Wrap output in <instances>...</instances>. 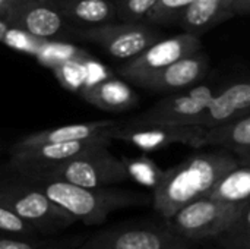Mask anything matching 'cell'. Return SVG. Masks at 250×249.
I'll list each match as a JSON object with an SVG mask.
<instances>
[{
	"label": "cell",
	"instance_id": "6da1fadb",
	"mask_svg": "<svg viewBox=\"0 0 250 249\" xmlns=\"http://www.w3.org/2000/svg\"><path fill=\"white\" fill-rule=\"evenodd\" d=\"M239 164V160L226 150L192 154L177 166L163 170L152 186L154 208L168 220L182 207L204 197L224 173Z\"/></svg>",
	"mask_w": 250,
	"mask_h": 249
},
{
	"label": "cell",
	"instance_id": "7a4b0ae2",
	"mask_svg": "<svg viewBox=\"0 0 250 249\" xmlns=\"http://www.w3.org/2000/svg\"><path fill=\"white\" fill-rule=\"evenodd\" d=\"M23 178L48 200L69 213L75 222H82L85 226L101 225L117 210L148 205L152 201L149 195L129 189H116L111 186L85 188L42 176Z\"/></svg>",
	"mask_w": 250,
	"mask_h": 249
},
{
	"label": "cell",
	"instance_id": "3957f363",
	"mask_svg": "<svg viewBox=\"0 0 250 249\" xmlns=\"http://www.w3.org/2000/svg\"><path fill=\"white\" fill-rule=\"evenodd\" d=\"M0 204L32 225L41 236H54L76 223L7 164L0 170Z\"/></svg>",
	"mask_w": 250,
	"mask_h": 249
},
{
	"label": "cell",
	"instance_id": "277c9868",
	"mask_svg": "<svg viewBox=\"0 0 250 249\" xmlns=\"http://www.w3.org/2000/svg\"><path fill=\"white\" fill-rule=\"evenodd\" d=\"M21 175L51 178L85 188H105L129 179V173L123 160L113 156L108 147L86 151L50 167L23 172Z\"/></svg>",
	"mask_w": 250,
	"mask_h": 249
},
{
	"label": "cell",
	"instance_id": "5b68a950",
	"mask_svg": "<svg viewBox=\"0 0 250 249\" xmlns=\"http://www.w3.org/2000/svg\"><path fill=\"white\" fill-rule=\"evenodd\" d=\"M248 207H250L249 201L229 204L201 197L182 207L166 222L182 238L193 244H201L226 230Z\"/></svg>",
	"mask_w": 250,
	"mask_h": 249
},
{
	"label": "cell",
	"instance_id": "8992f818",
	"mask_svg": "<svg viewBox=\"0 0 250 249\" xmlns=\"http://www.w3.org/2000/svg\"><path fill=\"white\" fill-rule=\"evenodd\" d=\"M79 249H198L164 225H120L85 238Z\"/></svg>",
	"mask_w": 250,
	"mask_h": 249
},
{
	"label": "cell",
	"instance_id": "52a82bcc",
	"mask_svg": "<svg viewBox=\"0 0 250 249\" xmlns=\"http://www.w3.org/2000/svg\"><path fill=\"white\" fill-rule=\"evenodd\" d=\"M205 131L207 128L196 125L160 123L141 120L136 117L127 123L117 122V125L105 131V135L111 141H125L142 151L151 153L173 144H185L192 148H201Z\"/></svg>",
	"mask_w": 250,
	"mask_h": 249
},
{
	"label": "cell",
	"instance_id": "ba28073f",
	"mask_svg": "<svg viewBox=\"0 0 250 249\" xmlns=\"http://www.w3.org/2000/svg\"><path fill=\"white\" fill-rule=\"evenodd\" d=\"M202 50V41L198 35L185 32L168 38H160L149 44L138 56L125 60L117 69L123 79L141 87L149 76L171 65L173 62Z\"/></svg>",
	"mask_w": 250,
	"mask_h": 249
},
{
	"label": "cell",
	"instance_id": "9c48e42d",
	"mask_svg": "<svg viewBox=\"0 0 250 249\" xmlns=\"http://www.w3.org/2000/svg\"><path fill=\"white\" fill-rule=\"evenodd\" d=\"M75 34L100 45L117 60H129L161 38L160 32L146 22H110L78 29Z\"/></svg>",
	"mask_w": 250,
	"mask_h": 249
},
{
	"label": "cell",
	"instance_id": "30bf717a",
	"mask_svg": "<svg viewBox=\"0 0 250 249\" xmlns=\"http://www.w3.org/2000/svg\"><path fill=\"white\" fill-rule=\"evenodd\" d=\"M111 145V139L104 134L69 142L42 144L29 148H10V157L7 166L16 172H32L50 167L72 157L81 156L86 151Z\"/></svg>",
	"mask_w": 250,
	"mask_h": 249
},
{
	"label": "cell",
	"instance_id": "8fae6325",
	"mask_svg": "<svg viewBox=\"0 0 250 249\" xmlns=\"http://www.w3.org/2000/svg\"><path fill=\"white\" fill-rule=\"evenodd\" d=\"M218 91L214 84L198 82L189 88L174 91L155 103L149 110L138 116L141 120L190 125V122L207 107L212 95Z\"/></svg>",
	"mask_w": 250,
	"mask_h": 249
},
{
	"label": "cell",
	"instance_id": "7c38bea8",
	"mask_svg": "<svg viewBox=\"0 0 250 249\" xmlns=\"http://www.w3.org/2000/svg\"><path fill=\"white\" fill-rule=\"evenodd\" d=\"M4 21L10 28L40 40H51L66 34L70 26L53 0H19L7 10Z\"/></svg>",
	"mask_w": 250,
	"mask_h": 249
},
{
	"label": "cell",
	"instance_id": "4fadbf2b",
	"mask_svg": "<svg viewBox=\"0 0 250 249\" xmlns=\"http://www.w3.org/2000/svg\"><path fill=\"white\" fill-rule=\"evenodd\" d=\"M245 114H250V84L248 81H237L218 90L190 125L212 128Z\"/></svg>",
	"mask_w": 250,
	"mask_h": 249
},
{
	"label": "cell",
	"instance_id": "5bb4252c",
	"mask_svg": "<svg viewBox=\"0 0 250 249\" xmlns=\"http://www.w3.org/2000/svg\"><path fill=\"white\" fill-rule=\"evenodd\" d=\"M208 56L199 50L163 68L142 82L141 87L158 92L180 91L201 82L208 72Z\"/></svg>",
	"mask_w": 250,
	"mask_h": 249
},
{
	"label": "cell",
	"instance_id": "9a60e30c",
	"mask_svg": "<svg viewBox=\"0 0 250 249\" xmlns=\"http://www.w3.org/2000/svg\"><path fill=\"white\" fill-rule=\"evenodd\" d=\"M249 10L250 0H193L179 25L185 32L199 35L233 16L248 15Z\"/></svg>",
	"mask_w": 250,
	"mask_h": 249
},
{
	"label": "cell",
	"instance_id": "2e32d148",
	"mask_svg": "<svg viewBox=\"0 0 250 249\" xmlns=\"http://www.w3.org/2000/svg\"><path fill=\"white\" fill-rule=\"evenodd\" d=\"M78 92L91 106L113 113L130 110L139 103L138 94L125 81L110 76L89 85H82Z\"/></svg>",
	"mask_w": 250,
	"mask_h": 249
},
{
	"label": "cell",
	"instance_id": "e0dca14e",
	"mask_svg": "<svg viewBox=\"0 0 250 249\" xmlns=\"http://www.w3.org/2000/svg\"><path fill=\"white\" fill-rule=\"evenodd\" d=\"M208 145L229 151L240 164H250V114L207 128L201 148Z\"/></svg>",
	"mask_w": 250,
	"mask_h": 249
},
{
	"label": "cell",
	"instance_id": "ac0fdd59",
	"mask_svg": "<svg viewBox=\"0 0 250 249\" xmlns=\"http://www.w3.org/2000/svg\"><path fill=\"white\" fill-rule=\"evenodd\" d=\"M117 125V122L105 119V120H94L85 123H73L64 125L53 129H45L41 132H35L26 135L25 138L15 142L10 148H29L42 144H54V142H69V141H79L86 139L100 134H104L111 126Z\"/></svg>",
	"mask_w": 250,
	"mask_h": 249
},
{
	"label": "cell",
	"instance_id": "d6986e66",
	"mask_svg": "<svg viewBox=\"0 0 250 249\" xmlns=\"http://www.w3.org/2000/svg\"><path fill=\"white\" fill-rule=\"evenodd\" d=\"M53 3L69 23L97 26L117 19L113 0H53Z\"/></svg>",
	"mask_w": 250,
	"mask_h": 249
},
{
	"label": "cell",
	"instance_id": "ffe728a7",
	"mask_svg": "<svg viewBox=\"0 0 250 249\" xmlns=\"http://www.w3.org/2000/svg\"><path fill=\"white\" fill-rule=\"evenodd\" d=\"M250 195V169L249 164H239L234 169L224 173L204 195L207 198L229 203L242 204L248 203Z\"/></svg>",
	"mask_w": 250,
	"mask_h": 249
},
{
	"label": "cell",
	"instance_id": "44dd1931",
	"mask_svg": "<svg viewBox=\"0 0 250 249\" xmlns=\"http://www.w3.org/2000/svg\"><path fill=\"white\" fill-rule=\"evenodd\" d=\"M201 244L211 249H250V207L226 230Z\"/></svg>",
	"mask_w": 250,
	"mask_h": 249
},
{
	"label": "cell",
	"instance_id": "7402d4cb",
	"mask_svg": "<svg viewBox=\"0 0 250 249\" xmlns=\"http://www.w3.org/2000/svg\"><path fill=\"white\" fill-rule=\"evenodd\" d=\"M85 235L38 236V238H4L0 236V249H79Z\"/></svg>",
	"mask_w": 250,
	"mask_h": 249
},
{
	"label": "cell",
	"instance_id": "603a6c76",
	"mask_svg": "<svg viewBox=\"0 0 250 249\" xmlns=\"http://www.w3.org/2000/svg\"><path fill=\"white\" fill-rule=\"evenodd\" d=\"M192 3L193 0H157L144 22L149 25L179 23L182 15Z\"/></svg>",
	"mask_w": 250,
	"mask_h": 249
},
{
	"label": "cell",
	"instance_id": "cb8c5ba5",
	"mask_svg": "<svg viewBox=\"0 0 250 249\" xmlns=\"http://www.w3.org/2000/svg\"><path fill=\"white\" fill-rule=\"evenodd\" d=\"M0 236L4 238H38L40 232L26 220L0 204Z\"/></svg>",
	"mask_w": 250,
	"mask_h": 249
},
{
	"label": "cell",
	"instance_id": "d4e9b609",
	"mask_svg": "<svg viewBox=\"0 0 250 249\" xmlns=\"http://www.w3.org/2000/svg\"><path fill=\"white\" fill-rule=\"evenodd\" d=\"M120 22H144L157 0H113Z\"/></svg>",
	"mask_w": 250,
	"mask_h": 249
},
{
	"label": "cell",
	"instance_id": "484cf974",
	"mask_svg": "<svg viewBox=\"0 0 250 249\" xmlns=\"http://www.w3.org/2000/svg\"><path fill=\"white\" fill-rule=\"evenodd\" d=\"M125 166L127 169L129 178H135L144 183H148L151 186H154L157 183V181L160 179L163 170H160L149 158L146 157H141L138 160H132V161H125Z\"/></svg>",
	"mask_w": 250,
	"mask_h": 249
},
{
	"label": "cell",
	"instance_id": "4316f807",
	"mask_svg": "<svg viewBox=\"0 0 250 249\" xmlns=\"http://www.w3.org/2000/svg\"><path fill=\"white\" fill-rule=\"evenodd\" d=\"M19 0H0V16H6V13H7V10L15 4V3H18Z\"/></svg>",
	"mask_w": 250,
	"mask_h": 249
},
{
	"label": "cell",
	"instance_id": "83f0119b",
	"mask_svg": "<svg viewBox=\"0 0 250 249\" xmlns=\"http://www.w3.org/2000/svg\"><path fill=\"white\" fill-rule=\"evenodd\" d=\"M9 28H10V26L6 23L4 18L0 16V43H3V38H4V35H6V32H7Z\"/></svg>",
	"mask_w": 250,
	"mask_h": 249
},
{
	"label": "cell",
	"instance_id": "f1b7e54d",
	"mask_svg": "<svg viewBox=\"0 0 250 249\" xmlns=\"http://www.w3.org/2000/svg\"><path fill=\"white\" fill-rule=\"evenodd\" d=\"M1 151H3V145L0 144V154H1Z\"/></svg>",
	"mask_w": 250,
	"mask_h": 249
}]
</instances>
